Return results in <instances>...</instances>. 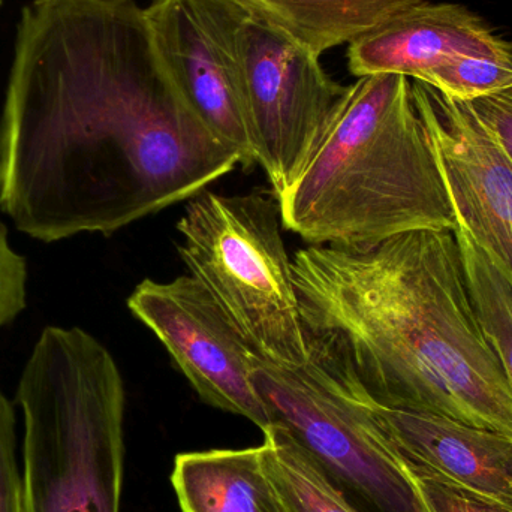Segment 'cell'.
Segmentation results:
<instances>
[{
	"label": "cell",
	"instance_id": "cell-5",
	"mask_svg": "<svg viewBox=\"0 0 512 512\" xmlns=\"http://www.w3.org/2000/svg\"><path fill=\"white\" fill-rule=\"evenodd\" d=\"M280 225L264 195L203 191L177 224V249L259 360L298 369L309 349Z\"/></svg>",
	"mask_w": 512,
	"mask_h": 512
},
{
	"label": "cell",
	"instance_id": "cell-18",
	"mask_svg": "<svg viewBox=\"0 0 512 512\" xmlns=\"http://www.w3.org/2000/svg\"><path fill=\"white\" fill-rule=\"evenodd\" d=\"M406 465V463H405ZM406 468L414 478L421 501L427 512H512V508L478 493L469 492L456 484L421 474Z\"/></svg>",
	"mask_w": 512,
	"mask_h": 512
},
{
	"label": "cell",
	"instance_id": "cell-23",
	"mask_svg": "<svg viewBox=\"0 0 512 512\" xmlns=\"http://www.w3.org/2000/svg\"><path fill=\"white\" fill-rule=\"evenodd\" d=\"M0 6H2V0H0Z\"/></svg>",
	"mask_w": 512,
	"mask_h": 512
},
{
	"label": "cell",
	"instance_id": "cell-4",
	"mask_svg": "<svg viewBox=\"0 0 512 512\" xmlns=\"http://www.w3.org/2000/svg\"><path fill=\"white\" fill-rule=\"evenodd\" d=\"M15 402L23 512H120L126 394L110 351L83 328H44Z\"/></svg>",
	"mask_w": 512,
	"mask_h": 512
},
{
	"label": "cell",
	"instance_id": "cell-12",
	"mask_svg": "<svg viewBox=\"0 0 512 512\" xmlns=\"http://www.w3.org/2000/svg\"><path fill=\"white\" fill-rule=\"evenodd\" d=\"M457 56L512 60V44L465 6L424 2L361 35L346 50L349 72L358 78L397 74L421 81Z\"/></svg>",
	"mask_w": 512,
	"mask_h": 512
},
{
	"label": "cell",
	"instance_id": "cell-17",
	"mask_svg": "<svg viewBox=\"0 0 512 512\" xmlns=\"http://www.w3.org/2000/svg\"><path fill=\"white\" fill-rule=\"evenodd\" d=\"M421 83L447 98L472 102L512 89V60L487 56H457L435 66Z\"/></svg>",
	"mask_w": 512,
	"mask_h": 512
},
{
	"label": "cell",
	"instance_id": "cell-13",
	"mask_svg": "<svg viewBox=\"0 0 512 512\" xmlns=\"http://www.w3.org/2000/svg\"><path fill=\"white\" fill-rule=\"evenodd\" d=\"M171 484L182 512H282L261 447L179 454Z\"/></svg>",
	"mask_w": 512,
	"mask_h": 512
},
{
	"label": "cell",
	"instance_id": "cell-14",
	"mask_svg": "<svg viewBox=\"0 0 512 512\" xmlns=\"http://www.w3.org/2000/svg\"><path fill=\"white\" fill-rule=\"evenodd\" d=\"M321 57L427 0H230Z\"/></svg>",
	"mask_w": 512,
	"mask_h": 512
},
{
	"label": "cell",
	"instance_id": "cell-11",
	"mask_svg": "<svg viewBox=\"0 0 512 512\" xmlns=\"http://www.w3.org/2000/svg\"><path fill=\"white\" fill-rule=\"evenodd\" d=\"M345 376L409 468L512 508V436L438 415L387 408Z\"/></svg>",
	"mask_w": 512,
	"mask_h": 512
},
{
	"label": "cell",
	"instance_id": "cell-20",
	"mask_svg": "<svg viewBox=\"0 0 512 512\" xmlns=\"http://www.w3.org/2000/svg\"><path fill=\"white\" fill-rule=\"evenodd\" d=\"M26 259L8 242V230L0 222V328L14 321L26 307Z\"/></svg>",
	"mask_w": 512,
	"mask_h": 512
},
{
	"label": "cell",
	"instance_id": "cell-22",
	"mask_svg": "<svg viewBox=\"0 0 512 512\" xmlns=\"http://www.w3.org/2000/svg\"><path fill=\"white\" fill-rule=\"evenodd\" d=\"M505 93H507V95L512 96V89H511V90H508V92H505Z\"/></svg>",
	"mask_w": 512,
	"mask_h": 512
},
{
	"label": "cell",
	"instance_id": "cell-1",
	"mask_svg": "<svg viewBox=\"0 0 512 512\" xmlns=\"http://www.w3.org/2000/svg\"><path fill=\"white\" fill-rule=\"evenodd\" d=\"M242 165L165 77L134 0H30L0 116V207L44 243L116 233Z\"/></svg>",
	"mask_w": 512,
	"mask_h": 512
},
{
	"label": "cell",
	"instance_id": "cell-7",
	"mask_svg": "<svg viewBox=\"0 0 512 512\" xmlns=\"http://www.w3.org/2000/svg\"><path fill=\"white\" fill-rule=\"evenodd\" d=\"M237 60L256 164L280 198L321 143L348 86L307 48L246 12Z\"/></svg>",
	"mask_w": 512,
	"mask_h": 512
},
{
	"label": "cell",
	"instance_id": "cell-21",
	"mask_svg": "<svg viewBox=\"0 0 512 512\" xmlns=\"http://www.w3.org/2000/svg\"><path fill=\"white\" fill-rule=\"evenodd\" d=\"M469 104L512 161V96L499 93L475 99Z\"/></svg>",
	"mask_w": 512,
	"mask_h": 512
},
{
	"label": "cell",
	"instance_id": "cell-8",
	"mask_svg": "<svg viewBox=\"0 0 512 512\" xmlns=\"http://www.w3.org/2000/svg\"><path fill=\"white\" fill-rule=\"evenodd\" d=\"M245 14L230 0H150L144 8L165 77L192 116L249 168L256 159L237 60Z\"/></svg>",
	"mask_w": 512,
	"mask_h": 512
},
{
	"label": "cell",
	"instance_id": "cell-10",
	"mask_svg": "<svg viewBox=\"0 0 512 512\" xmlns=\"http://www.w3.org/2000/svg\"><path fill=\"white\" fill-rule=\"evenodd\" d=\"M456 224L465 228L512 289V161L469 102L412 80Z\"/></svg>",
	"mask_w": 512,
	"mask_h": 512
},
{
	"label": "cell",
	"instance_id": "cell-16",
	"mask_svg": "<svg viewBox=\"0 0 512 512\" xmlns=\"http://www.w3.org/2000/svg\"><path fill=\"white\" fill-rule=\"evenodd\" d=\"M463 273L475 312L512 388V289L492 259L456 224Z\"/></svg>",
	"mask_w": 512,
	"mask_h": 512
},
{
	"label": "cell",
	"instance_id": "cell-6",
	"mask_svg": "<svg viewBox=\"0 0 512 512\" xmlns=\"http://www.w3.org/2000/svg\"><path fill=\"white\" fill-rule=\"evenodd\" d=\"M252 378L271 426L285 430L340 490L378 512H427L402 457L339 370L310 355L298 369L258 358Z\"/></svg>",
	"mask_w": 512,
	"mask_h": 512
},
{
	"label": "cell",
	"instance_id": "cell-3",
	"mask_svg": "<svg viewBox=\"0 0 512 512\" xmlns=\"http://www.w3.org/2000/svg\"><path fill=\"white\" fill-rule=\"evenodd\" d=\"M276 201L282 227L309 246L364 251L412 231L454 230L411 78L364 75L348 86L312 158Z\"/></svg>",
	"mask_w": 512,
	"mask_h": 512
},
{
	"label": "cell",
	"instance_id": "cell-15",
	"mask_svg": "<svg viewBox=\"0 0 512 512\" xmlns=\"http://www.w3.org/2000/svg\"><path fill=\"white\" fill-rule=\"evenodd\" d=\"M261 459L280 511L358 512L319 463L280 427L264 430Z\"/></svg>",
	"mask_w": 512,
	"mask_h": 512
},
{
	"label": "cell",
	"instance_id": "cell-9",
	"mask_svg": "<svg viewBox=\"0 0 512 512\" xmlns=\"http://www.w3.org/2000/svg\"><path fill=\"white\" fill-rule=\"evenodd\" d=\"M128 307L207 405L248 418L262 432L271 426L252 378L258 357L201 280L191 273L170 282L143 280Z\"/></svg>",
	"mask_w": 512,
	"mask_h": 512
},
{
	"label": "cell",
	"instance_id": "cell-19",
	"mask_svg": "<svg viewBox=\"0 0 512 512\" xmlns=\"http://www.w3.org/2000/svg\"><path fill=\"white\" fill-rule=\"evenodd\" d=\"M15 411L0 388V512H23L21 474L17 465Z\"/></svg>",
	"mask_w": 512,
	"mask_h": 512
},
{
	"label": "cell",
	"instance_id": "cell-2",
	"mask_svg": "<svg viewBox=\"0 0 512 512\" xmlns=\"http://www.w3.org/2000/svg\"><path fill=\"white\" fill-rule=\"evenodd\" d=\"M309 355L376 403L512 436V388L481 328L454 230L292 258Z\"/></svg>",
	"mask_w": 512,
	"mask_h": 512
}]
</instances>
